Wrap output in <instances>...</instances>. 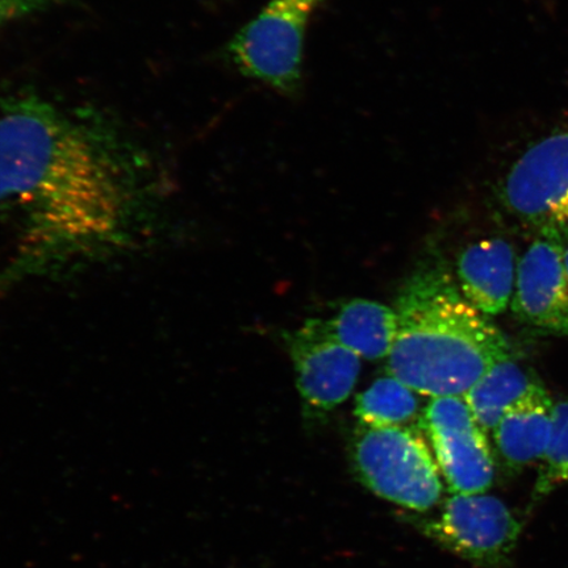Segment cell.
<instances>
[{"instance_id":"cell-1","label":"cell","mask_w":568,"mask_h":568,"mask_svg":"<svg viewBox=\"0 0 568 568\" xmlns=\"http://www.w3.org/2000/svg\"><path fill=\"white\" fill-rule=\"evenodd\" d=\"M169 187L144 146L101 113L38 95L0 116V210L17 229L0 295L67 278L155 243Z\"/></svg>"},{"instance_id":"cell-2","label":"cell","mask_w":568,"mask_h":568,"mask_svg":"<svg viewBox=\"0 0 568 568\" xmlns=\"http://www.w3.org/2000/svg\"><path fill=\"white\" fill-rule=\"evenodd\" d=\"M394 310L389 374L417 394L464 397L494 366L513 358L507 338L442 268L412 276Z\"/></svg>"},{"instance_id":"cell-3","label":"cell","mask_w":568,"mask_h":568,"mask_svg":"<svg viewBox=\"0 0 568 568\" xmlns=\"http://www.w3.org/2000/svg\"><path fill=\"white\" fill-rule=\"evenodd\" d=\"M353 460L362 483L382 499L418 513L442 499L438 466L415 430L366 426L355 439Z\"/></svg>"},{"instance_id":"cell-4","label":"cell","mask_w":568,"mask_h":568,"mask_svg":"<svg viewBox=\"0 0 568 568\" xmlns=\"http://www.w3.org/2000/svg\"><path fill=\"white\" fill-rule=\"evenodd\" d=\"M323 0H270L234 34L226 54L241 74L282 94L301 88L305 32Z\"/></svg>"},{"instance_id":"cell-5","label":"cell","mask_w":568,"mask_h":568,"mask_svg":"<svg viewBox=\"0 0 568 568\" xmlns=\"http://www.w3.org/2000/svg\"><path fill=\"white\" fill-rule=\"evenodd\" d=\"M507 210L545 236L568 239V132L536 142L504 182Z\"/></svg>"},{"instance_id":"cell-6","label":"cell","mask_w":568,"mask_h":568,"mask_svg":"<svg viewBox=\"0 0 568 568\" xmlns=\"http://www.w3.org/2000/svg\"><path fill=\"white\" fill-rule=\"evenodd\" d=\"M422 428L454 494H485L491 488V446L465 397H435L424 410Z\"/></svg>"},{"instance_id":"cell-7","label":"cell","mask_w":568,"mask_h":568,"mask_svg":"<svg viewBox=\"0 0 568 568\" xmlns=\"http://www.w3.org/2000/svg\"><path fill=\"white\" fill-rule=\"evenodd\" d=\"M426 532L456 556L483 567L507 562L520 537L521 525L497 497L454 494Z\"/></svg>"},{"instance_id":"cell-8","label":"cell","mask_w":568,"mask_h":568,"mask_svg":"<svg viewBox=\"0 0 568 568\" xmlns=\"http://www.w3.org/2000/svg\"><path fill=\"white\" fill-rule=\"evenodd\" d=\"M296 387L307 406L331 410L344 403L357 385L361 357L339 343L328 322L308 320L287 337Z\"/></svg>"},{"instance_id":"cell-9","label":"cell","mask_w":568,"mask_h":568,"mask_svg":"<svg viewBox=\"0 0 568 568\" xmlns=\"http://www.w3.org/2000/svg\"><path fill=\"white\" fill-rule=\"evenodd\" d=\"M564 241L539 234L517 264L513 305L524 323L554 336H568V282Z\"/></svg>"},{"instance_id":"cell-10","label":"cell","mask_w":568,"mask_h":568,"mask_svg":"<svg viewBox=\"0 0 568 568\" xmlns=\"http://www.w3.org/2000/svg\"><path fill=\"white\" fill-rule=\"evenodd\" d=\"M460 294L485 316L503 314L513 303L517 265L514 247L501 239L483 240L459 255Z\"/></svg>"},{"instance_id":"cell-11","label":"cell","mask_w":568,"mask_h":568,"mask_svg":"<svg viewBox=\"0 0 568 568\" xmlns=\"http://www.w3.org/2000/svg\"><path fill=\"white\" fill-rule=\"evenodd\" d=\"M554 404L548 389L536 382L496 425V452L508 470H521L544 458L551 439Z\"/></svg>"},{"instance_id":"cell-12","label":"cell","mask_w":568,"mask_h":568,"mask_svg":"<svg viewBox=\"0 0 568 568\" xmlns=\"http://www.w3.org/2000/svg\"><path fill=\"white\" fill-rule=\"evenodd\" d=\"M328 323L339 343L361 358L382 359L393 352L397 317L395 310L385 304L354 300Z\"/></svg>"},{"instance_id":"cell-13","label":"cell","mask_w":568,"mask_h":568,"mask_svg":"<svg viewBox=\"0 0 568 568\" xmlns=\"http://www.w3.org/2000/svg\"><path fill=\"white\" fill-rule=\"evenodd\" d=\"M536 382L513 358L487 372L464 396L481 429L494 432L506 412L528 393Z\"/></svg>"},{"instance_id":"cell-14","label":"cell","mask_w":568,"mask_h":568,"mask_svg":"<svg viewBox=\"0 0 568 568\" xmlns=\"http://www.w3.org/2000/svg\"><path fill=\"white\" fill-rule=\"evenodd\" d=\"M417 409L416 390L393 375L376 379L355 402V416L371 428L400 426L409 422Z\"/></svg>"},{"instance_id":"cell-15","label":"cell","mask_w":568,"mask_h":568,"mask_svg":"<svg viewBox=\"0 0 568 568\" xmlns=\"http://www.w3.org/2000/svg\"><path fill=\"white\" fill-rule=\"evenodd\" d=\"M539 468L532 500L568 483V399L554 404L551 439Z\"/></svg>"},{"instance_id":"cell-16","label":"cell","mask_w":568,"mask_h":568,"mask_svg":"<svg viewBox=\"0 0 568 568\" xmlns=\"http://www.w3.org/2000/svg\"><path fill=\"white\" fill-rule=\"evenodd\" d=\"M61 0H0V27L32 13L45 11Z\"/></svg>"},{"instance_id":"cell-17","label":"cell","mask_w":568,"mask_h":568,"mask_svg":"<svg viewBox=\"0 0 568 568\" xmlns=\"http://www.w3.org/2000/svg\"><path fill=\"white\" fill-rule=\"evenodd\" d=\"M564 265H565L566 278L568 282V244L564 246Z\"/></svg>"}]
</instances>
